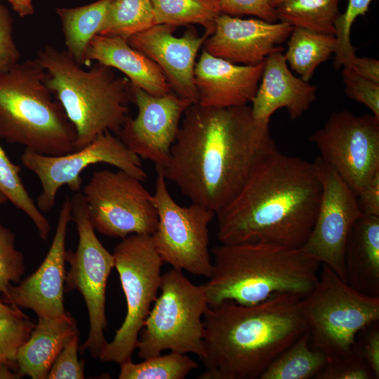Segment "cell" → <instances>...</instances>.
Returning a JSON list of instances; mask_svg holds the SVG:
<instances>
[{
	"label": "cell",
	"instance_id": "obj_1",
	"mask_svg": "<svg viewBox=\"0 0 379 379\" xmlns=\"http://www.w3.org/2000/svg\"><path fill=\"white\" fill-rule=\"evenodd\" d=\"M277 150L270 122L255 119L251 105L193 103L184 113L168 163L161 169L192 203L216 213Z\"/></svg>",
	"mask_w": 379,
	"mask_h": 379
},
{
	"label": "cell",
	"instance_id": "obj_2",
	"mask_svg": "<svg viewBox=\"0 0 379 379\" xmlns=\"http://www.w3.org/2000/svg\"><path fill=\"white\" fill-rule=\"evenodd\" d=\"M321 195L314 161L278 149L215 213L218 239L225 244L264 243L301 248L314 224Z\"/></svg>",
	"mask_w": 379,
	"mask_h": 379
},
{
	"label": "cell",
	"instance_id": "obj_3",
	"mask_svg": "<svg viewBox=\"0 0 379 379\" xmlns=\"http://www.w3.org/2000/svg\"><path fill=\"white\" fill-rule=\"evenodd\" d=\"M303 298L275 295L253 305H209L203 324L204 371L199 379H260L267 366L307 331Z\"/></svg>",
	"mask_w": 379,
	"mask_h": 379
},
{
	"label": "cell",
	"instance_id": "obj_4",
	"mask_svg": "<svg viewBox=\"0 0 379 379\" xmlns=\"http://www.w3.org/2000/svg\"><path fill=\"white\" fill-rule=\"evenodd\" d=\"M209 305L231 301L253 305L275 295L302 298L315 286L321 264L302 247L264 243L221 244L212 249Z\"/></svg>",
	"mask_w": 379,
	"mask_h": 379
},
{
	"label": "cell",
	"instance_id": "obj_5",
	"mask_svg": "<svg viewBox=\"0 0 379 379\" xmlns=\"http://www.w3.org/2000/svg\"><path fill=\"white\" fill-rule=\"evenodd\" d=\"M44 69L46 84L77 132L75 150L105 132L118 133L128 117L131 83L112 68L96 63L85 70L66 50L51 46L35 58Z\"/></svg>",
	"mask_w": 379,
	"mask_h": 379
},
{
	"label": "cell",
	"instance_id": "obj_6",
	"mask_svg": "<svg viewBox=\"0 0 379 379\" xmlns=\"http://www.w3.org/2000/svg\"><path fill=\"white\" fill-rule=\"evenodd\" d=\"M46 80L36 59L0 72V138L44 155L66 154L75 150L77 132Z\"/></svg>",
	"mask_w": 379,
	"mask_h": 379
},
{
	"label": "cell",
	"instance_id": "obj_7",
	"mask_svg": "<svg viewBox=\"0 0 379 379\" xmlns=\"http://www.w3.org/2000/svg\"><path fill=\"white\" fill-rule=\"evenodd\" d=\"M321 266L315 286L302 299L310 345L327 359L352 354L358 333L379 321V297L359 292Z\"/></svg>",
	"mask_w": 379,
	"mask_h": 379
},
{
	"label": "cell",
	"instance_id": "obj_8",
	"mask_svg": "<svg viewBox=\"0 0 379 379\" xmlns=\"http://www.w3.org/2000/svg\"><path fill=\"white\" fill-rule=\"evenodd\" d=\"M160 293L141 329L136 349L145 359L171 350L204 355V315L209 304L204 285H196L182 271L161 275Z\"/></svg>",
	"mask_w": 379,
	"mask_h": 379
},
{
	"label": "cell",
	"instance_id": "obj_9",
	"mask_svg": "<svg viewBox=\"0 0 379 379\" xmlns=\"http://www.w3.org/2000/svg\"><path fill=\"white\" fill-rule=\"evenodd\" d=\"M112 254L127 312L113 340L106 343L98 358L121 364L131 360L136 349L140 332L159 292L164 262L149 234L127 236Z\"/></svg>",
	"mask_w": 379,
	"mask_h": 379
},
{
	"label": "cell",
	"instance_id": "obj_10",
	"mask_svg": "<svg viewBox=\"0 0 379 379\" xmlns=\"http://www.w3.org/2000/svg\"><path fill=\"white\" fill-rule=\"evenodd\" d=\"M156 169L152 201L158 222L151 235L155 249L163 262L173 269L208 278L212 270L208 226L215 213L197 204L176 203L162 169Z\"/></svg>",
	"mask_w": 379,
	"mask_h": 379
},
{
	"label": "cell",
	"instance_id": "obj_11",
	"mask_svg": "<svg viewBox=\"0 0 379 379\" xmlns=\"http://www.w3.org/2000/svg\"><path fill=\"white\" fill-rule=\"evenodd\" d=\"M71 204L72 220L77 227L79 244L75 251L66 252V261L70 267L65 275V291L77 290L85 300L90 329L82 350H88L98 358L107 343L104 335L107 328L105 293L108 278L114 267V258L95 233L82 192H75Z\"/></svg>",
	"mask_w": 379,
	"mask_h": 379
},
{
	"label": "cell",
	"instance_id": "obj_12",
	"mask_svg": "<svg viewBox=\"0 0 379 379\" xmlns=\"http://www.w3.org/2000/svg\"><path fill=\"white\" fill-rule=\"evenodd\" d=\"M82 194L93 228L103 235L124 239L133 234L152 235L156 230L152 194L124 171H94Z\"/></svg>",
	"mask_w": 379,
	"mask_h": 379
},
{
	"label": "cell",
	"instance_id": "obj_13",
	"mask_svg": "<svg viewBox=\"0 0 379 379\" xmlns=\"http://www.w3.org/2000/svg\"><path fill=\"white\" fill-rule=\"evenodd\" d=\"M309 140L356 197L379 171V118L373 114L334 112Z\"/></svg>",
	"mask_w": 379,
	"mask_h": 379
},
{
	"label": "cell",
	"instance_id": "obj_14",
	"mask_svg": "<svg viewBox=\"0 0 379 379\" xmlns=\"http://www.w3.org/2000/svg\"><path fill=\"white\" fill-rule=\"evenodd\" d=\"M20 159L40 181L41 192L36 204L42 213L54 207L57 194L63 185L79 192L82 184L80 174L95 164L114 166L142 182L147 178L140 158L109 131L99 135L83 148L63 155H44L25 148Z\"/></svg>",
	"mask_w": 379,
	"mask_h": 379
},
{
	"label": "cell",
	"instance_id": "obj_15",
	"mask_svg": "<svg viewBox=\"0 0 379 379\" xmlns=\"http://www.w3.org/2000/svg\"><path fill=\"white\" fill-rule=\"evenodd\" d=\"M314 163L321 195L314 224L302 248L347 282L345 244L352 226L363 214L354 192L336 172L319 157Z\"/></svg>",
	"mask_w": 379,
	"mask_h": 379
},
{
	"label": "cell",
	"instance_id": "obj_16",
	"mask_svg": "<svg viewBox=\"0 0 379 379\" xmlns=\"http://www.w3.org/2000/svg\"><path fill=\"white\" fill-rule=\"evenodd\" d=\"M130 93L138 114L135 118H126L117 135L140 158L164 168L168 163L184 113L193 102L173 92L154 96L131 84Z\"/></svg>",
	"mask_w": 379,
	"mask_h": 379
},
{
	"label": "cell",
	"instance_id": "obj_17",
	"mask_svg": "<svg viewBox=\"0 0 379 379\" xmlns=\"http://www.w3.org/2000/svg\"><path fill=\"white\" fill-rule=\"evenodd\" d=\"M176 27L157 24L131 36L127 41L161 69L172 92L197 103L199 97L194 84L196 58L206 39L212 34L205 31L202 36L189 26L180 37L173 35Z\"/></svg>",
	"mask_w": 379,
	"mask_h": 379
},
{
	"label": "cell",
	"instance_id": "obj_18",
	"mask_svg": "<svg viewBox=\"0 0 379 379\" xmlns=\"http://www.w3.org/2000/svg\"><path fill=\"white\" fill-rule=\"evenodd\" d=\"M72 220L71 199L65 198L50 248L38 269L16 286L11 285L4 294L6 304L33 310L38 318L65 315L63 305L66 275V235Z\"/></svg>",
	"mask_w": 379,
	"mask_h": 379
},
{
	"label": "cell",
	"instance_id": "obj_19",
	"mask_svg": "<svg viewBox=\"0 0 379 379\" xmlns=\"http://www.w3.org/2000/svg\"><path fill=\"white\" fill-rule=\"evenodd\" d=\"M293 28L281 21L241 19L221 13L215 20L213 33L204 43V49L234 64L253 65L282 49L279 45L288 38Z\"/></svg>",
	"mask_w": 379,
	"mask_h": 379
},
{
	"label": "cell",
	"instance_id": "obj_20",
	"mask_svg": "<svg viewBox=\"0 0 379 379\" xmlns=\"http://www.w3.org/2000/svg\"><path fill=\"white\" fill-rule=\"evenodd\" d=\"M263 67L264 61L253 65L234 64L203 49L194 71L197 103L213 107L248 105L257 92Z\"/></svg>",
	"mask_w": 379,
	"mask_h": 379
},
{
	"label": "cell",
	"instance_id": "obj_21",
	"mask_svg": "<svg viewBox=\"0 0 379 379\" xmlns=\"http://www.w3.org/2000/svg\"><path fill=\"white\" fill-rule=\"evenodd\" d=\"M282 51L283 48L274 51L264 61L259 86L251 102L257 119L270 122L275 112L285 108L291 119L295 120L317 98L316 87L292 74Z\"/></svg>",
	"mask_w": 379,
	"mask_h": 379
},
{
	"label": "cell",
	"instance_id": "obj_22",
	"mask_svg": "<svg viewBox=\"0 0 379 379\" xmlns=\"http://www.w3.org/2000/svg\"><path fill=\"white\" fill-rule=\"evenodd\" d=\"M92 61L121 71L133 86L150 95L161 96L172 92L159 66L124 38L95 36L86 51V65Z\"/></svg>",
	"mask_w": 379,
	"mask_h": 379
},
{
	"label": "cell",
	"instance_id": "obj_23",
	"mask_svg": "<svg viewBox=\"0 0 379 379\" xmlns=\"http://www.w3.org/2000/svg\"><path fill=\"white\" fill-rule=\"evenodd\" d=\"M77 334V321L69 313L53 318H39L29 337L17 352V372L20 378H47L55 359Z\"/></svg>",
	"mask_w": 379,
	"mask_h": 379
},
{
	"label": "cell",
	"instance_id": "obj_24",
	"mask_svg": "<svg viewBox=\"0 0 379 379\" xmlns=\"http://www.w3.org/2000/svg\"><path fill=\"white\" fill-rule=\"evenodd\" d=\"M347 283L379 297V217L362 215L347 237L344 254Z\"/></svg>",
	"mask_w": 379,
	"mask_h": 379
},
{
	"label": "cell",
	"instance_id": "obj_25",
	"mask_svg": "<svg viewBox=\"0 0 379 379\" xmlns=\"http://www.w3.org/2000/svg\"><path fill=\"white\" fill-rule=\"evenodd\" d=\"M113 0H98L74 8H56L66 51L77 63L86 65V54L91 39L99 34Z\"/></svg>",
	"mask_w": 379,
	"mask_h": 379
},
{
	"label": "cell",
	"instance_id": "obj_26",
	"mask_svg": "<svg viewBox=\"0 0 379 379\" xmlns=\"http://www.w3.org/2000/svg\"><path fill=\"white\" fill-rule=\"evenodd\" d=\"M284 53L286 62L300 78L308 81L317 67L326 61L337 48L335 35L293 27Z\"/></svg>",
	"mask_w": 379,
	"mask_h": 379
},
{
	"label": "cell",
	"instance_id": "obj_27",
	"mask_svg": "<svg viewBox=\"0 0 379 379\" xmlns=\"http://www.w3.org/2000/svg\"><path fill=\"white\" fill-rule=\"evenodd\" d=\"M326 361L322 352L311 347L307 331L272 361L260 379L315 378Z\"/></svg>",
	"mask_w": 379,
	"mask_h": 379
},
{
	"label": "cell",
	"instance_id": "obj_28",
	"mask_svg": "<svg viewBox=\"0 0 379 379\" xmlns=\"http://www.w3.org/2000/svg\"><path fill=\"white\" fill-rule=\"evenodd\" d=\"M340 0H287L275 10L281 22L319 33L335 35Z\"/></svg>",
	"mask_w": 379,
	"mask_h": 379
},
{
	"label": "cell",
	"instance_id": "obj_29",
	"mask_svg": "<svg viewBox=\"0 0 379 379\" xmlns=\"http://www.w3.org/2000/svg\"><path fill=\"white\" fill-rule=\"evenodd\" d=\"M156 25L175 27L198 24L213 34L221 13L218 0H150Z\"/></svg>",
	"mask_w": 379,
	"mask_h": 379
},
{
	"label": "cell",
	"instance_id": "obj_30",
	"mask_svg": "<svg viewBox=\"0 0 379 379\" xmlns=\"http://www.w3.org/2000/svg\"><path fill=\"white\" fill-rule=\"evenodd\" d=\"M154 25L150 0H113L99 34L127 40Z\"/></svg>",
	"mask_w": 379,
	"mask_h": 379
},
{
	"label": "cell",
	"instance_id": "obj_31",
	"mask_svg": "<svg viewBox=\"0 0 379 379\" xmlns=\"http://www.w3.org/2000/svg\"><path fill=\"white\" fill-rule=\"evenodd\" d=\"M119 379H184L199 364L187 354L171 351L143 359L140 363L132 360L120 364Z\"/></svg>",
	"mask_w": 379,
	"mask_h": 379
},
{
	"label": "cell",
	"instance_id": "obj_32",
	"mask_svg": "<svg viewBox=\"0 0 379 379\" xmlns=\"http://www.w3.org/2000/svg\"><path fill=\"white\" fill-rule=\"evenodd\" d=\"M20 170V166L11 162L0 144V191L32 220L40 237L46 240L51 231L50 223L25 187Z\"/></svg>",
	"mask_w": 379,
	"mask_h": 379
},
{
	"label": "cell",
	"instance_id": "obj_33",
	"mask_svg": "<svg viewBox=\"0 0 379 379\" xmlns=\"http://www.w3.org/2000/svg\"><path fill=\"white\" fill-rule=\"evenodd\" d=\"M372 1L348 0L345 11L338 17L335 22V36L337 40L334 62L335 69L350 65L357 56L350 41L351 27L359 16L366 13Z\"/></svg>",
	"mask_w": 379,
	"mask_h": 379
},
{
	"label": "cell",
	"instance_id": "obj_34",
	"mask_svg": "<svg viewBox=\"0 0 379 379\" xmlns=\"http://www.w3.org/2000/svg\"><path fill=\"white\" fill-rule=\"evenodd\" d=\"M35 325L29 318H0V363L6 364L17 371V352Z\"/></svg>",
	"mask_w": 379,
	"mask_h": 379
},
{
	"label": "cell",
	"instance_id": "obj_35",
	"mask_svg": "<svg viewBox=\"0 0 379 379\" xmlns=\"http://www.w3.org/2000/svg\"><path fill=\"white\" fill-rule=\"evenodd\" d=\"M24 271V257L15 248L14 234L0 224V293L7 292L11 282L20 283Z\"/></svg>",
	"mask_w": 379,
	"mask_h": 379
},
{
	"label": "cell",
	"instance_id": "obj_36",
	"mask_svg": "<svg viewBox=\"0 0 379 379\" xmlns=\"http://www.w3.org/2000/svg\"><path fill=\"white\" fill-rule=\"evenodd\" d=\"M316 379H375L366 362L354 352L353 354L327 359Z\"/></svg>",
	"mask_w": 379,
	"mask_h": 379
},
{
	"label": "cell",
	"instance_id": "obj_37",
	"mask_svg": "<svg viewBox=\"0 0 379 379\" xmlns=\"http://www.w3.org/2000/svg\"><path fill=\"white\" fill-rule=\"evenodd\" d=\"M342 75L346 95L367 107L379 118V83L364 78L347 67H343Z\"/></svg>",
	"mask_w": 379,
	"mask_h": 379
},
{
	"label": "cell",
	"instance_id": "obj_38",
	"mask_svg": "<svg viewBox=\"0 0 379 379\" xmlns=\"http://www.w3.org/2000/svg\"><path fill=\"white\" fill-rule=\"evenodd\" d=\"M78 342L77 334L67 343L52 364L47 378H84V361H79L77 356Z\"/></svg>",
	"mask_w": 379,
	"mask_h": 379
},
{
	"label": "cell",
	"instance_id": "obj_39",
	"mask_svg": "<svg viewBox=\"0 0 379 379\" xmlns=\"http://www.w3.org/2000/svg\"><path fill=\"white\" fill-rule=\"evenodd\" d=\"M222 13L232 16L254 15L269 22L278 18L270 0H218Z\"/></svg>",
	"mask_w": 379,
	"mask_h": 379
},
{
	"label": "cell",
	"instance_id": "obj_40",
	"mask_svg": "<svg viewBox=\"0 0 379 379\" xmlns=\"http://www.w3.org/2000/svg\"><path fill=\"white\" fill-rule=\"evenodd\" d=\"M13 28L12 15L0 0V72L19 62L21 56L13 39Z\"/></svg>",
	"mask_w": 379,
	"mask_h": 379
},
{
	"label": "cell",
	"instance_id": "obj_41",
	"mask_svg": "<svg viewBox=\"0 0 379 379\" xmlns=\"http://www.w3.org/2000/svg\"><path fill=\"white\" fill-rule=\"evenodd\" d=\"M378 321L361 330L356 336L354 346V352L366 362L377 379L379 378Z\"/></svg>",
	"mask_w": 379,
	"mask_h": 379
},
{
	"label": "cell",
	"instance_id": "obj_42",
	"mask_svg": "<svg viewBox=\"0 0 379 379\" xmlns=\"http://www.w3.org/2000/svg\"><path fill=\"white\" fill-rule=\"evenodd\" d=\"M356 197L363 215L379 217V171L361 189Z\"/></svg>",
	"mask_w": 379,
	"mask_h": 379
},
{
	"label": "cell",
	"instance_id": "obj_43",
	"mask_svg": "<svg viewBox=\"0 0 379 379\" xmlns=\"http://www.w3.org/2000/svg\"><path fill=\"white\" fill-rule=\"evenodd\" d=\"M347 67L364 78L379 83V61L376 59L356 56Z\"/></svg>",
	"mask_w": 379,
	"mask_h": 379
},
{
	"label": "cell",
	"instance_id": "obj_44",
	"mask_svg": "<svg viewBox=\"0 0 379 379\" xmlns=\"http://www.w3.org/2000/svg\"><path fill=\"white\" fill-rule=\"evenodd\" d=\"M14 11L24 18L34 14V8L32 0H7Z\"/></svg>",
	"mask_w": 379,
	"mask_h": 379
},
{
	"label": "cell",
	"instance_id": "obj_45",
	"mask_svg": "<svg viewBox=\"0 0 379 379\" xmlns=\"http://www.w3.org/2000/svg\"><path fill=\"white\" fill-rule=\"evenodd\" d=\"M0 318H28L18 307L9 306L0 298Z\"/></svg>",
	"mask_w": 379,
	"mask_h": 379
},
{
	"label": "cell",
	"instance_id": "obj_46",
	"mask_svg": "<svg viewBox=\"0 0 379 379\" xmlns=\"http://www.w3.org/2000/svg\"><path fill=\"white\" fill-rule=\"evenodd\" d=\"M11 368H12L9 365L0 363V378L13 379L20 378L18 372L13 373L10 370Z\"/></svg>",
	"mask_w": 379,
	"mask_h": 379
},
{
	"label": "cell",
	"instance_id": "obj_47",
	"mask_svg": "<svg viewBox=\"0 0 379 379\" xmlns=\"http://www.w3.org/2000/svg\"><path fill=\"white\" fill-rule=\"evenodd\" d=\"M272 5L274 8H276L278 6H279L283 2L287 1V0H270Z\"/></svg>",
	"mask_w": 379,
	"mask_h": 379
},
{
	"label": "cell",
	"instance_id": "obj_48",
	"mask_svg": "<svg viewBox=\"0 0 379 379\" xmlns=\"http://www.w3.org/2000/svg\"><path fill=\"white\" fill-rule=\"evenodd\" d=\"M8 201L6 197L0 191V204L5 203Z\"/></svg>",
	"mask_w": 379,
	"mask_h": 379
}]
</instances>
